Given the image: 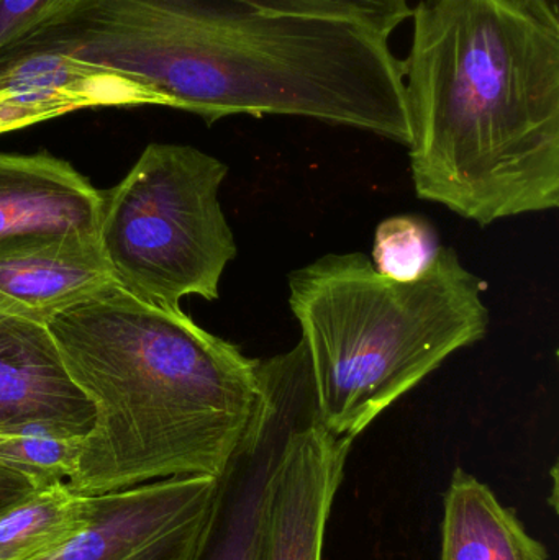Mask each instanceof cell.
Instances as JSON below:
<instances>
[{"instance_id": "6", "label": "cell", "mask_w": 559, "mask_h": 560, "mask_svg": "<svg viewBox=\"0 0 559 560\" xmlns=\"http://www.w3.org/2000/svg\"><path fill=\"white\" fill-rule=\"evenodd\" d=\"M351 446L353 440L325 427L308 382L269 483L252 560H322Z\"/></svg>"}, {"instance_id": "10", "label": "cell", "mask_w": 559, "mask_h": 560, "mask_svg": "<svg viewBox=\"0 0 559 560\" xmlns=\"http://www.w3.org/2000/svg\"><path fill=\"white\" fill-rule=\"evenodd\" d=\"M102 192L49 153H0V256L97 240Z\"/></svg>"}, {"instance_id": "12", "label": "cell", "mask_w": 559, "mask_h": 560, "mask_svg": "<svg viewBox=\"0 0 559 560\" xmlns=\"http://www.w3.org/2000/svg\"><path fill=\"white\" fill-rule=\"evenodd\" d=\"M114 283L97 240H65L10 253L0 256V316L48 325Z\"/></svg>"}, {"instance_id": "15", "label": "cell", "mask_w": 559, "mask_h": 560, "mask_svg": "<svg viewBox=\"0 0 559 560\" xmlns=\"http://www.w3.org/2000/svg\"><path fill=\"white\" fill-rule=\"evenodd\" d=\"M442 248L436 230L419 215L384 220L374 235L373 266L380 275L399 282L419 279Z\"/></svg>"}, {"instance_id": "20", "label": "cell", "mask_w": 559, "mask_h": 560, "mask_svg": "<svg viewBox=\"0 0 559 560\" xmlns=\"http://www.w3.org/2000/svg\"><path fill=\"white\" fill-rule=\"evenodd\" d=\"M515 9L559 35V0H508Z\"/></svg>"}, {"instance_id": "1", "label": "cell", "mask_w": 559, "mask_h": 560, "mask_svg": "<svg viewBox=\"0 0 559 560\" xmlns=\"http://www.w3.org/2000/svg\"><path fill=\"white\" fill-rule=\"evenodd\" d=\"M38 39L207 124L291 115L410 141L403 61L351 23L233 0H72Z\"/></svg>"}, {"instance_id": "5", "label": "cell", "mask_w": 559, "mask_h": 560, "mask_svg": "<svg viewBox=\"0 0 559 560\" xmlns=\"http://www.w3.org/2000/svg\"><path fill=\"white\" fill-rule=\"evenodd\" d=\"M229 167L186 144L144 148L130 173L102 192L97 243L125 292L164 308L184 296L219 299L236 243L220 203Z\"/></svg>"}, {"instance_id": "14", "label": "cell", "mask_w": 559, "mask_h": 560, "mask_svg": "<svg viewBox=\"0 0 559 560\" xmlns=\"http://www.w3.org/2000/svg\"><path fill=\"white\" fill-rule=\"evenodd\" d=\"M92 495L68 482L33 490L0 513V560H46L88 526Z\"/></svg>"}, {"instance_id": "3", "label": "cell", "mask_w": 559, "mask_h": 560, "mask_svg": "<svg viewBox=\"0 0 559 560\" xmlns=\"http://www.w3.org/2000/svg\"><path fill=\"white\" fill-rule=\"evenodd\" d=\"M46 326L95 411L72 490L222 476L252 418L259 359L115 283Z\"/></svg>"}, {"instance_id": "9", "label": "cell", "mask_w": 559, "mask_h": 560, "mask_svg": "<svg viewBox=\"0 0 559 560\" xmlns=\"http://www.w3.org/2000/svg\"><path fill=\"white\" fill-rule=\"evenodd\" d=\"M161 105L147 85L49 46L25 43L0 56V135L75 110Z\"/></svg>"}, {"instance_id": "17", "label": "cell", "mask_w": 559, "mask_h": 560, "mask_svg": "<svg viewBox=\"0 0 559 560\" xmlns=\"http://www.w3.org/2000/svg\"><path fill=\"white\" fill-rule=\"evenodd\" d=\"M82 441L46 431L0 434V464L28 477L36 487L68 482L78 467Z\"/></svg>"}, {"instance_id": "11", "label": "cell", "mask_w": 559, "mask_h": 560, "mask_svg": "<svg viewBox=\"0 0 559 560\" xmlns=\"http://www.w3.org/2000/svg\"><path fill=\"white\" fill-rule=\"evenodd\" d=\"M94 405L72 381L48 326L0 316V434L85 438Z\"/></svg>"}, {"instance_id": "16", "label": "cell", "mask_w": 559, "mask_h": 560, "mask_svg": "<svg viewBox=\"0 0 559 560\" xmlns=\"http://www.w3.org/2000/svg\"><path fill=\"white\" fill-rule=\"evenodd\" d=\"M271 15L334 20L370 30L389 39L412 16L409 0H233Z\"/></svg>"}, {"instance_id": "7", "label": "cell", "mask_w": 559, "mask_h": 560, "mask_svg": "<svg viewBox=\"0 0 559 560\" xmlns=\"http://www.w3.org/2000/svg\"><path fill=\"white\" fill-rule=\"evenodd\" d=\"M219 487L179 476L92 495L88 526L46 560H194Z\"/></svg>"}, {"instance_id": "18", "label": "cell", "mask_w": 559, "mask_h": 560, "mask_svg": "<svg viewBox=\"0 0 559 560\" xmlns=\"http://www.w3.org/2000/svg\"><path fill=\"white\" fill-rule=\"evenodd\" d=\"M72 0H0V56L42 32Z\"/></svg>"}, {"instance_id": "2", "label": "cell", "mask_w": 559, "mask_h": 560, "mask_svg": "<svg viewBox=\"0 0 559 560\" xmlns=\"http://www.w3.org/2000/svg\"><path fill=\"white\" fill-rule=\"evenodd\" d=\"M403 61L417 196L489 226L559 207V35L508 0H420Z\"/></svg>"}, {"instance_id": "13", "label": "cell", "mask_w": 559, "mask_h": 560, "mask_svg": "<svg viewBox=\"0 0 559 560\" xmlns=\"http://www.w3.org/2000/svg\"><path fill=\"white\" fill-rule=\"evenodd\" d=\"M440 560H550L514 510L463 469L453 472L443 500Z\"/></svg>"}, {"instance_id": "19", "label": "cell", "mask_w": 559, "mask_h": 560, "mask_svg": "<svg viewBox=\"0 0 559 560\" xmlns=\"http://www.w3.org/2000/svg\"><path fill=\"white\" fill-rule=\"evenodd\" d=\"M39 487H36L28 477L0 464V513Z\"/></svg>"}, {"instance_id": "4", "label": "cell", "mask_w": 559, "mask_h": 560, "mask_svg": "<svg viewBox=\"0 0 559 560\" xmlns=\"http://www.w3.org/2000/svg\"><path fill=\"white\" fill-rule=\"evenodd\" d=\"M485 280L442 248L419 279L380 275L361 253L325 255L289 275L318 413L357 440L450 355L485 339Z\"/></svg>"}, {"instance_id": "8", "label": "cell", "mask_w": 559, "mask_h": 560, "mask_svg": "<svg viewBox=\"0 0 559 560\" xmlns=\"http://www.w3.org/2000/svg\"><path fill=\"white\" fill-rule=\"evenodd\" d=\"M307 375L292 362L268 361L245 434L220 479L219 497L194 560H252L256 526Z\"/></svg>"}]
</instances>
